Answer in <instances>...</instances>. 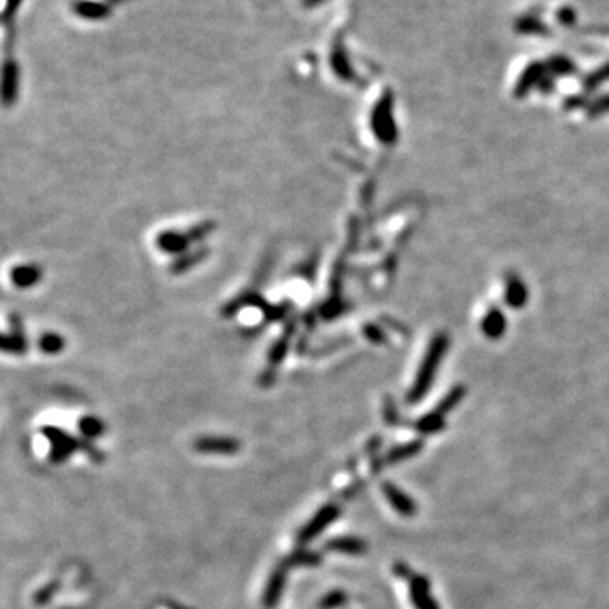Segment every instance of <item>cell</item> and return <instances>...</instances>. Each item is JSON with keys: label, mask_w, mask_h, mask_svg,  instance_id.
<instances>
[{"label": "cell", "mask_w": 609, "mask_h": 609, "mask_svg": "<svg viewBox=\"0 0 609 609\" xmlns=\"http://www.w3.org/2000/svg\"><path fill=\"white\" fill-rule=\"evenodd\" d=\"M339 516H341V508H339L337 504H325V506L320 508L319 511H317L315 515L301 526V530L298 531L297 535L298 544L306 545L310 544V542L315 540V538L320 537V535H322L323 531L339 518Z\"/></svg>", "instance_id": "6da1fadb"}, {"label": "cell", "mask_w": 609, "mask_h": 609, "mask_svg": "<svg viewBox=\"0 0 609 609\" xmlns=\"http://www.w3.org/2000/svg\"><path fill=\"white\" fill-rule=\"evenodd\" d=\"M43 434L51 444L50 459L51 462L54 464L65 462V460L68 459V457H72L73 453H75V450L80 447V444L75 440V438L70 437L68 434H65V431L60 430V428L46 427L43 428Z\"/></svg>", "instance_id": "7a4b0ae2"}, {"label": "cell", "mask_w": 609, "mask_h": 609, "mask_svg": "<svg viewBox=\"0 0 609 609\" xmlns=\"http://www.w3.org/2000/svg\"><path fill=\"white\" fill-rule=\"evenodd\" d=\"M288 567L286 564L275 567V570L269 575L268 582H266L263 597H261V603H263L264 609H275L279 604L283 597V590L286 588V579H288Z\"/></svg>", "instance_id": "3957f363"}, {"label": "cell", "mask_w": 609, "mask_h": 609, "mask_svg": "<svg viewBox=\"0 0 609 609\" xmlns=\"http://www.w3.org/2000/svg\"><path fill=\"white\" fill-rule=\"evenodd\" d=\"M195 450L212 456H234L241 450V444L228 437H200L195 440Z\"/></svg>", "instance_id": "277c9868"}, {"label": "cell", "mask_w": 609, "mask_h": 609, "mask_svg": "<svg viewBox=\"0 0 609 609\" xmlns=\"http://www.w3.org/2000/svg\"><path fill=\"white\" fill-rule=\"evenodd\" d=\"M383 493H385L386 500L389 501L391 506L396 509L400 515L412 516L413 513L416 511L415 503L406 496L403 491H400L396 486L391 484V482H385V484H383Z\"/></svg>", "instance_id": "5b68a950"}, {"label": "cell", "mask_w": 609, "mask_h": 609, "mask_svg": "<svg viewBox=\"0 0 609 609\" xmlns=\"http://www.w3.org/2000/svg\"><path fill=\"white\" fill-rule=\"evenodd\" d=\"M328 552L347 553V555H361L367 550V545L357 537H334L325 544Z\"/></svg>", "instance_id": "8992f818"}, {"label": "cell", "mask_w": 609, "mask_h": 609, "mask_svg": "<svg viewBox=\"0 0 609 609\" xmlns=\"http://www.w3.org/2000/svg\"><path fill=\"white\" fill-rule=\"evenodd\" d=\"M413 603L418 609H438L437 604L428 597V584L423 577H415L412 582Z\"/></svg>", "instance_id": "52a82bcc"}, {"label": "cell", "mask_w": 609, "mask_h": 609, "mask_svg": "<svg viewBox=\"0 0 609 609\" xmlns=\"http://www.w3.org/2000/svg\"><path fill=\"white\" fill-rule=\"evenodd\" d=\"M322 562V555L315 550H308V548H300V550H295L290 557L286 559V566L288 567H313V566H319Z\"/></svg>", "instance_id": "ba28073f"}, {"label": "cell", "mask_w": 609, "mask_h": 609, "mask_svg": "<svg viewBox=\"0 0 609 609\" xmlns=\"http://www.w3.org/2000/svg\"><path fill=\"white\" fill-rule=\"evenodd\" d=\"M76 12L81 17H87V19H102V17L107 16L109 9H107L103 3L98 2H78L76 3Z\"/></svg>", "instance_id": "9c48e42d"}, {"label": "cell", "mask_w": 609, "mask_h": 609, "mask_svg": "<svg viewBox=\"0 0 609 609\" xmlns=\"http://www.w3.org/2000/svg\"><path fill=\"white\" fill-rule=\"evenodd\" d=\"M80 431L83 434V437L87 438H95V437H100L103 434V425L98 418H94V416H85V418L80 420L78 423Z\"/></svg>", "instance_id": "30bf717a"}, {"label": "cell", "mask_w": 609, "mask_h": 609, "mask_svg": "<svg viewBox=\"0 0 609 609\" xmlns=\"http://www.w3.org/2000/svg\"><path fill=\"white\" fill-rule=\"evenodd\" d=\"M347 601V594L344 590H330L328 594H325L320 601L319 608L320 609H337L344 606Z\"/></svg>", "instance_id": "8fae6325"}, {"label": "cell", "mask_w": 609, "mask_h": 609, "mask_svg": "<svg viewBox=\"0 0 609 609\" xmlns=\"http://www.w3.org/2000/svg\"><path fill=\"white\" fill-rule=\"evenodd\" d=\"M418 449H420L418 444L401 445L400 449H394V450H391L389 453H387V456H386V462L387 464L398 462V460L405 459V457H409V456H413V453H416V452H418Z\"/></svg>", "instance_id": "7c38bea8"}, {"label": "cell", "mask_w": 609, "mask_h": 609, "mask_svg": "<svg viewBox=\"0 0 609 609\" xmlns=\"http://www.w3.org/2000/svg\"><path fill=\"white\" fill-rule=\"evenodd\" d=\"M56 589H58V584H50V586H46V588H43L38 594H36V603H38V604H46L47 599H50V597L53 596L54 590H56Z\"/></svg>", "instance_id": "4fadbf2b"}, {"label": "cell", "mask_w": 609, "mask_h": 609, "mask_svg": "<svg viewBox=\"0 0 609 609\" xmlns=\"http://www.w3.org/2000/svg\"><path fill=\"white\" fill-rule=\"evenodd\" d=\"M21 3V0H7L6 7H3V19H7L9 16H12L14 10L17 9V6Z\"/></svg>", "instance_id": "5bb4252c"}, {"label": "cell", "mask_w": 609, "mask_h": 609, "mask_svg": "<svg viewBox=\"0 0 609 609\" xmlns=\"http://www.w3.org/2000/svg\"><path fill=\"white\" fill-rule=\"evenodd\" d=\"M320 2H323V0H305V6L306 7H313V6H317V3H320Z\"/></svg>", "instance_id": "9a60e30c"}]
</instances>
